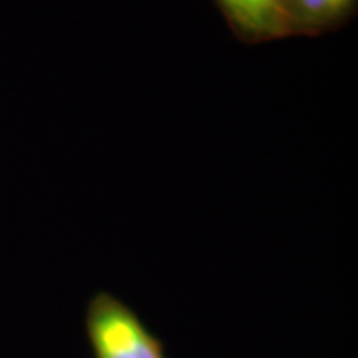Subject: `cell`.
<instances>
[{"mask_svg":"<svg viewBox=\"0 0 358 358\" xmlns=\"http://www.w3.org/2000/svg\"><path fill=\"white\" fill-rule=\"evenodd\" d=\"M237 38L271 42L289 38L285 0H215Z\"/></svg>","mask_w":358,"mask_h":358,"instance_id":"obj_2","label":"cell"},{"mask_svg":"<svg viewBox=\"0 0 358 358\" xmlns=\"http://www.w3.org/2000/svg\"><path fill=\"white\" fill-rule=\"evenodd\" d=\"M291 36H319L348 22L357 0H285Z\"/></svg>","mask_w":358,"mask_h":358,"instance_id":"obj_3","label":"cell"},{"mask_svg":"<svg viewBox=\"0 0 358 358\" xmlns=\"http://www.w3.org/2000/svg\"><path fill=\"white\" fill-rule=\"evenodd\" d=\"M86 331L94 358H166L164 346L145 324L112 293H96L86 310Z\"/></svg>","mask_w":358,"mask_h":358,"instance_id":"obj_1","label":"cell"}]
</instances>
